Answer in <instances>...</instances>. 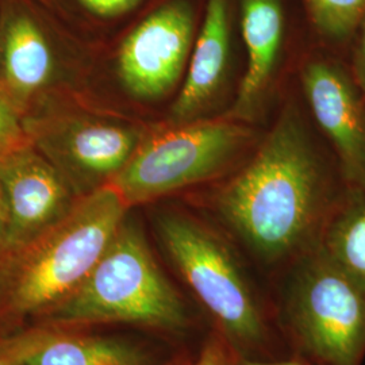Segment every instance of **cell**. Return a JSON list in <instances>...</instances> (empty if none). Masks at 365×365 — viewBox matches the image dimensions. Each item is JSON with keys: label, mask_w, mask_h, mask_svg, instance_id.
Segmentation results:
<instances>
[{"label": "cell", "mask_w": 365, "mask_h": 365, "mask_svg": "<svg viewBox=\"0 0 365 365\" xmlns=\"http://www.w3.org/2000/svg\"><path fill=\"white\" fill-rule=\"evenodd\" d=\"M30 143L78 195L111 182L141 145V131L98 118L66 114L26 125Z\"/></svg>", "instance_id": "7"}, {"label": "cell", "mask_w": 365, "mask_h": 365, "mask_svg": "<svg viewBox=\"0 0 365 365\" xmlns=\"http://www.w3.org/2000/svg\"><path fill=\"white\" fill-rule=\"evenodd\" d=\"M314 26L325 38L344 43L365 16V0H307Z\"/></svg>", "instance_id": "16"}, {"label": "cell", "mask_w": 365, "mask_h": 365, "mask_svg": "<svg viewBox=\"0 0 365 365\" xmlns=\"http://www.w3.org/2000/svg\"><path fill=\"white\" fill-rule=\"evenodd\" d=\"M241 25L247 49V69L230 117H253L271 84L283 43L282 0H241Z\"/></svg>", "instance_id": "12"}, {"label": "cell", "mask_w": 365, "mask_h": 365, "mask_svg": "<svg viewBox=\"0 0 365 365\" xmlns=\"http://www.w3.org/2000/svg\"><path fill=\"white\" fill-rule=\"evenodd\" d=\"M237 357L229 344L215 331L190 365H235Z\"/></svg>", "instance_id": "19"}, {"label": "cell", "mask_w": 365, "mask_h": 365, "mask_svg": "<svg viewBox=\"0 0 365 365\" xmlns=\"http://www.w3.org/2000/svg\"><path fill=\"white\" fill-rule=\"evenodd\" d=\"M145 356L120 339L72 337L53 333L26 365H144Z\"/></svg>", "instance_id": "15"}, {"label": "cell", "mask_w": 365, "mask_h": 365, "mask_svg": "<svg viewBox=\"0 0 365 365\" xmlns=\"http://www.w3.org/2000/svg\"><path fill=\"white\" fill-rule=\"evenodd\" d=\"M1 26H3V24L0 21V49H1Z\"/></svg>", "instance_id": "25"}, {"label": "cell", "mask_w": 365, "mask_h": 365, "mask_svg": "<svg viewBox=\"0 0 365 365\" xmlns=\"http://www.w3.org/2000/svg\"><path fill=\"white\" fill-rule=\"evenodd\" d=\"M53 336V331H29L0 339V365H26L29 357Z\"/></svg>", "instance_id": "18"}, {"label": "cell", "mask_w": 365, "mask_h": 365, "mask_svg": "<svg viewBox=\"0 0 365 365\" xmlns=\"http://www.w3.org/2000/svg\"><path fill=\"white\" fill-rule=\"evenodd\" d=\"M194 15L184 0H172L148 15L122 42L118 76L133 96L160 99L175 87L190 60Z\"/></svg>", "instance_id": "8"}, {"label": "cell", "mask_w": 365, "mask_h": 365, "mask_svg": "<svg viewBox=\"0 0 365 365\" xmlns=\"http://www.w3.org/2000/svg\"><path fill=\"white\" fill-rule=\"evenodd\" d=\"M356 33H359V38L356 41V48L353 53L351 73L354 83L365 96V16Z\"/></svg>", "instance_id": "21"}, {"label": "cell", "mask_w": 365, "mask_h": 365, "mask_svg": "<svg viewBox=\"0 0 365 365\" xmlns=\"http://www.w3.org/2000/svg\"><path fill=\"white\" fill-rule=\"evenodd\" d=\"M0 190L9 212L3 256L61 221L81 197L30 140L0 157Z\"/></svg>", "instance_id": "9"}, {"label": "cell", "mask_w": 365, "mask_h": 365, "mask_svg": "<svg viewBox=\"0 0 365 365\" xmlns=\"http://www.w3.org/2000/svg\"><path fill=\"white\" fill-rule=\"evenodd\" d=\"M90 13L102 18H113L128 13L141 0H78Z\"/></svg>", "instance_id": "20"}, {"label": "cell", "mask_w": 365, "mask_h": 365, "mask_svg": "<svg viewBox=\"0 0 365 365\" xmlns=\"http://www.w3.org/2000/svg\"><path fill=\"white\" fill-rule=\"evenodd\" d=\"M230 56V14L227 0H207L203 25L182 91L172 107V119L182 125L194 122L207 110L221 90Z\"/></svg>", "instance_id": "11"}, {"label": "cell", "mask_w": 365, "mask_h": 365, "mask_svg": "<svg viewBox=\"0 0 365 365\" xmlns=\"http://www.w3.org/2000/svg\"><path fill=\"white\" fill-rule=\"evenodd\" d=\"M249 137L235 120L182 123L141 143L108 184L129 207L153 200L215 175Z\"/></svg>", "instance_id": "6"}, {"label": "cell", "mask_w": 365, "mask_h": 365, "mask_svg": "<svg viewBox=\"0 0 365 365\" xmlns=\"http://www.w3.org/2000/svg\"><path fill=\"white\" fill-rule=\"evenodd\" d=\"M280 318L292 345L313 365H363L365 292L315 248L297 260Z\"/></svg>", "instance_id": "5"}, {"label": "cell", "mask_w": 365, "mask_h": 365, "mask_svg": "<svg viewBox=\"0 0 365 365\" xmlns=\"http://www.w3.org/2000/svg\"><path fill=\"white\" fill-rule=\"evenodd\" d=\"M365 292V191L349 188L318 247Z\"/></svg>", "instance_id": "14"}, {"label": "cell", "mask_w": 365, "mask_h": 365, "mask_svg": "<svg viewBox=\"0 0 365 365\" xmlns=\"http://www.w3.org/2000/svg\"><path fill=\"white\" fill-rule=\"evenodd\" d=\"M191 364V361L188 360V359H185V357H179V359H173V360H170L168 363H165V364L163 365H190Z\"/></svg>", "instance_id": "24"}, {"label": "cell", "mask_w": 365, "mask_h": 365, "mask_svg": "<svg viewBox=\"0 0 365 365\" xmlns=\"http://www.w3.org/2000/svg\"><path fill=\"white\" fill-rule=\"evenodd\" d=\"M128 203L111 184L81 196L51 229L0 259L4 312H52L91 274L126 220Z\"/></svg>", "instance_id": "2"}, {"label": "cell", "mask_w": 365, "mask_h": 365, "mask_svg": "<svg viewBox=\"0 0 365 365\" xmlns=\"http://www.w3.org/2000/svg\"><path fill=\"white\" fill-rule=\"evenodd\" d=\"M348 191L334 187L297 119L284 115L212 207L260 260L277 264L318 247Z\"/></svg>", "instance_id": "1"}, {"label": "cell", "mask_w": 365, "mask_h": 365, "mask_svg": "<svg viewBox=\"0 0 365 365\" xmlns=\"http://www.w3.org/2000/svg\"><path fill=\"white\" fill-rule=\"evenodd\" d=\"M56 72L52 45L38 22L24 10L9 14L1 26V88L16 105L45 90Z\"/></svg>", "instance_id": "13"}, {"label": "cell", "mask_w": 365, "mask_h": 365, "mask_svg": "<svg viewBox=\"0 0 365 365\" xmlns=\"http://www.w3.org/2000/svg\"><path fill=\"white\" fill-rule=\"evenodd\" d=\"M29 141L21 107L0 87V157Z\"/></svg>", "instance_id": "17"}, {"label": "cell", "mask_w": 365, "mask_h": 365, "mask_svg": "<svg viewBox=\"0 0 365 365\" xmlns=\"http://www.w3.org/2000/svg\"><path fill=\"white\" fill-rule=\"evenodd\" d=\"M61 322L131 324L170 333L192 318L182 295L160 269L140 227L125 220L80 287L52 310Z\"/></svg>", "instance_id": "4"}, {"label": "cell", "mask_w": 365, "mask_h": 365, "mask_svg": "<svg viewBox=\"0 0 365 365\" xmlns=\"http://www.w3.org/2000/svg\"><path fill=\"white\" fill-rule=\"evenodd\" d=\"M157 232L178 274L233 352L268 359L269 315L233 252L205 223L182 212H163Z\"/></svg>", "instance_id": "3"}, {"label": "cell", "mask_w": 365, "mask_h": 365, "mask_svg": "<svg viewBox=\"0 0 365 365\" xmlns=\"http://www.w3.org/2000/svg\"><path fill=\"white\" fill-rule=\"evenodd\" d=\"M303 87L319 128L337 155L349 188L365 191V105L352 73L327 60L303 71Z\"/></svg>", "instance_id": "10"}, {"label": "cell", "mask_w": 365, "mask_h": 365, "mask_svg": "<svg viewBox=\"0 0 365 365\" xmlns=\"http://www.w3.org/2000/svg\"><path fill=\"white\" fill-rule=\"evenodd\" d=\"M235 365H313L309 361L302 360H271V359H249V357H237Z\"/></svg>", "instance_id": "22"}, {"label": "cell", "mask_w": 365, "mask_h": 365, "mask_svg": "<svg viewBox=\"0 0 365 365\" xmlns=\"http://www.w3.org/2000/svg\"><path fill=\"white\" fill-rule=\"evenodd\" d=\"M7 233H9V212L4 202V197L0 190V259L4 255L6 242H7Z\"/></svg>", "instance_id": "23"}]
</instances>
